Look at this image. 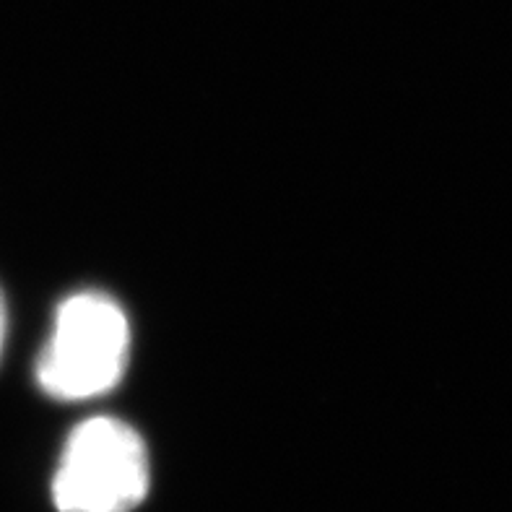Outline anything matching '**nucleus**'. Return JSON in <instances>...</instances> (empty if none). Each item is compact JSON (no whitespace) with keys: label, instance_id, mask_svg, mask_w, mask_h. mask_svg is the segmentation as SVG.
<instances>
[{"label":"nucleus","instance_id":"1","mask_svg":"<svg viewBox=\"0 0 512 512\" xmlns=\"http://www.w3.org/2000/svg\"><path fill=\"white\" fill-rule=\"evenodd\" d=\"M128 357L130 325L123 307L102 292L73 294L58 307L37 380L58 401H86L123 380Z\"/></svg>","mask_w":512,"mask_h":512},{"label":"nucleus","instance_id":"2","mask_svg":"<svg viewBox=\"0 0 512 512\" xmlns=\"http://www.w3.org/2000/svg\"><path fill=\"white\" fill-rule=\"evenodd\" d=\"M149 492V453L136 429L112 416L78 424L52 479L60 512H130Z\"/></svg>","mask_w":512,"mask_h":512},{"label":"nucleus","instance_id":"3","mask_svg":"<svg viewBox=\"0 0 512 512\" xmlns=\"http://www.w3.org/2000/svg\"><path fill=\"white\" fill-rule=\"evenodd\" d=\"M8 331V312H6V299L0 294V351H3V341H6Z\"/></svg>","mask_w":512,"mask_h":512}]
</instances>
